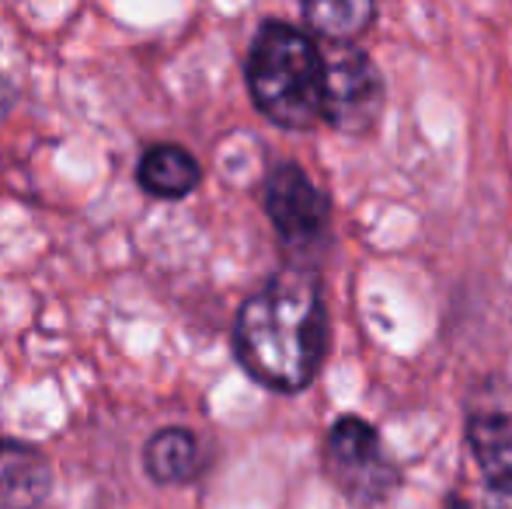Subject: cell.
<instances>
[{
  "mask_svg": "<svg viewBox=\"0 0 512 509\" xmlns=\"http://www.w3.org/2000/svg\"><path fill=\"white\" fill-rule=\"evenodd\" d=\"M248 88L258 112L286 129L324 119V56L307 32L265 21L248 53Z\"/></svg>",
  "mask_w": 512,
  "mask_h": 509,
  "instance_id": "2",
  "label": "cell"
},
{
  "mask_svg": "<svg viewBox=\"0 0 512 509\" xmlns=\"http://www.w3.org/2000/svg\"><path fill=\"white\" fill-rule=\"evenodd\" d=\"M203 178L199 161L178 143H157L147 147L136 164V182L154 199H185Z\"/></svg>",
  "mask_w": 512,
  "mask_h": 509,
  "instance_id": "7",
  "label": "cell"
},
{
  "mask_svg": "<svg viewBox=\"0 0 512 509\" xmlns=\"http://www.w3.org/2000/svg\"><path fill=\"white\" fill-rule=\"evenodd\" d=\"M328 349V311L310 272L283 269L244 300L234 353L258 384L297 394L317 377Z\"/></svg>",
  "mask_w": 512,
  "mask_h": 509,
  "instance_id": "1",
  "label": "cell"
},
{
  "mask_svg": "<svg viewBox=\"0 0 512 509\" xmlns=\"http://www.w3.org/2000/svg\"><path fill=\"white\" fill-rule=\"evenodd\" d=\"M304 18L331 46H345L349 39L370 28V21L377 18V7L363 4V0H321V4L304 7Z\"/></svg>",
  "mask_w": 512,
  "mask_h": 509,
  "instance_id": "10",
  "label": "cell"
},
{
  "mask_svg": "<svg viewBox=\"0 0 512 509\" xmlns=\"http://www.w3.org/2000/svg\"><path fill=\"white\" fill-rule=\"evenodd\" d=\"M324 56V123L342 133L373 129L384 105V81L370 56L352 46H331Z\"/></svg>",
  "mask_w": 512,
  "mask_h": 509,
  "instance_id": "4",
  "label": "cell"
},
{
  "mask_svg": "<svg viewBox=\"0 0 512 509\" xmlns=\"http://www.w3.org/2000/svg\"><path fill=\"white\" fill-rule=\"evenodd\" d=\"M467 443L485 471L488 485L512 482V412L492 408V412H474L467 419Z\"/></svg>",
  "mask_w": 512,
  "mask_h": 509,
  "instance_id": "8",
  "label": "cell"
},
{
  "mask_svg": "<svg viewBox=\"0 0 512 509\" xmlns=\"http://www.w3.org/2000/svg\"><path fill=\"white\" fill-rule=\"evenodd\" d=\"M53 492V464L39 447L0 440V509H39Z\"/></svg>",
  "mask_w": 512,
  "mask_h": 509,
  "instance_id": "6",
  "label": "cell"
},
{
  "mask_svg": "<svg viewBox=\"0 0 512 509\" xmlns=\"http://www.w3.org/2000/svg\"><path fill=\"white\" fill-rule=\"evenodd\" d=\"M14 102V84L7 81V77H0V119L7 116V109H11Z\"/></svg>",
  "mask_w": 512,
  "mask_h": 509,
  "instance_id": "12",
  "label": "cell"
},
{
  "mask_svg": "<svg viewBox=\"0 0 512 509\" xmlns=\"http://www.w3.org/2000/svg\"><path fill=\"white\" fill-rule=\"evenodd\" d=\"M485 509H512V482H495V485H488Z\"/></svg>",
  "mask_w": 512,
  "mask_h": 509,
  "instance_id": "11",
  "label": "cell"
},
{
  "mask_svg": "<svg viewBox=\"0 0 512 509\" xmlns=\"http://www.w3.org/2000/svg\"><path fill=\"white\" fill-rule=\"evenodd\" d=\"M324 464L338 489L356 503H380L398 485V468L387 457L380 433L359 415H342L328 429Z\"/></svg>",
  "mask_w": 512,
  "mask_h": 509,
  "instance_id": "3",
  "label": "cell"
},
{
  "mask_svg": "<svg viewBox=\"0 0 512 509\" xmlns=\"http://www.w3.org/2000/svg\"><path fill=\"white\" fill-rule=\"evenodd\" d=\"M265 213L286 245L307 248L324 234L331 206L300 164H279L265 182Z\"/></svg>",
  "mask_w": 512,
  "mask_h": 509,
  "instance_id": "5",
  "label": "cell"
},
{
  "mask_svg": "<svg viewBox=\"0 0 512 509\" xmlns=\"http://www.w3.org/2000/svg\"><path fill=\"white\" fill-rule=\"evenodd\" d=\"M143 464H147V475L161 485L192 482L199 471V440L189 429H161L143 447Z\"/></svg>",
  "mask_w": 512,
  "mask_h": 509,
  "instance_id": "9",
  "label": "cell"
}]
</instances>
